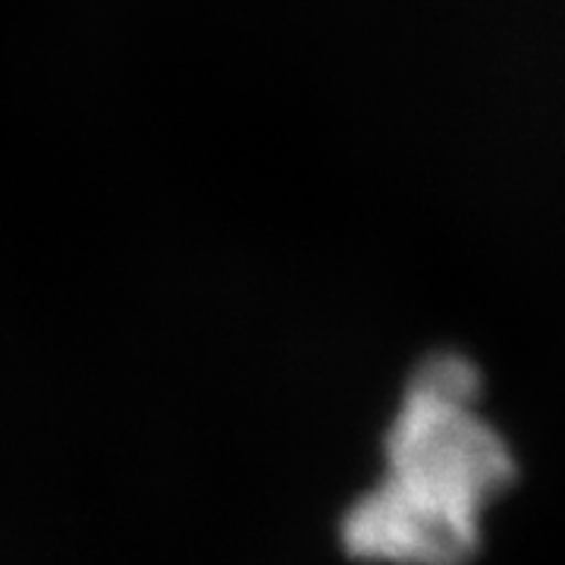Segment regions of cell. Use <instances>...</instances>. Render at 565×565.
<instances>
[{
  "label": "cell",
  "mask_w": 565,
  "mask_h": 565,
  "mask_svg": "<svg viewBox=\"0 0 565 565\" xmlns=\"http://www.w3.org/2000/svg\"><path fill=\"white\" fill-rule=\"evenodd\" d=\"M481 374L456 355H430L405 390L384 440L386 471L345 512L349 556L386 565H468L481 515L515 481V456L478 412Z\"/></svg>",
  "instance_id": "obj_1"
}]
</instances>
